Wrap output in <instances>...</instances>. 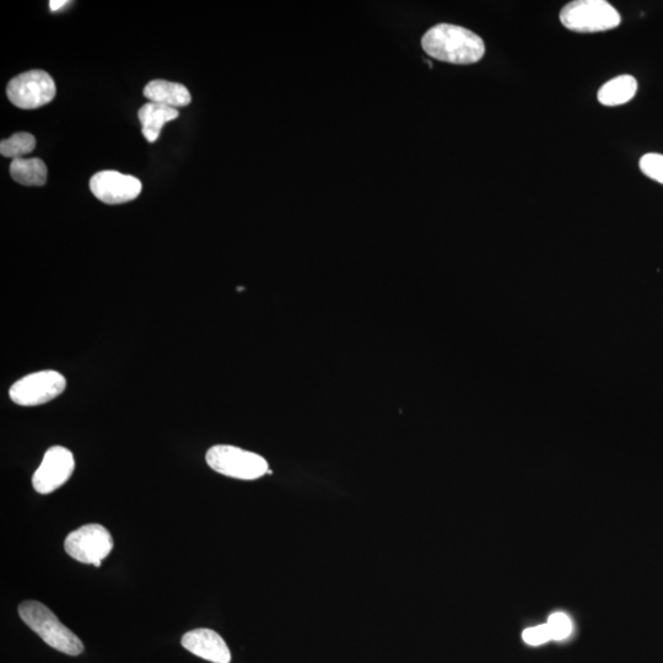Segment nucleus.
Listing matches in <instances>:
<instances>
[{
    "label": "nucleus",
    "instance_id": "f257e3e1",
    "mask_svg": "<svg viewBox=\"0 0 663 663\" xmlns=\"http://www.w3.org/2000/svg\"><path fill=\"white\" fill-rule=\"evenodd\" d=\"M423 50L438 61L451 64H473L485 53L484 41L474 32L451 24L431 28L422 39Z\"/></svg>",
    "mask_w": 663,
    "mask_h": 663
},
{
    "label": "nucleus",
    "instance_id": "f03ea898",
    "mask_svg": "<svg viewBox=\"0 0 663 663\" xmlns=\"http://www.w3.org/2000/svg\"><path fill=\"white\" fill-rule=\"evenodd\" d=\"M19 616L51 648L69 656H78L84 651V645L78 636L59 622L56 614L42 603L37 601L21 603Z\"/></svg>",
    "mask_w": 663,
    "mask_h": 663
},
{
    "label": "nucleus",
    "instance_id": "7ed1b4c3",
    "mask_svg": "<svg viewBox=\"0 0 663 663\" xmlns=\"http://www.w3.org/2000/svg\"><path fill=\"white\" fill-rule=\"evenodd\" d=\"M560 21L568 30L591 34L616 29L622 19L605 0H576L565 5Z\"/></svg>",
    "mask_w": 663,
    "mask_h": 663
},
{
    "label": "nucleus",
    "instance_id": "20e7f679",
    "mask_svg": "<svg viewBox=\"0 0 663 663\" xmlns=\"http://www.w3.org/2000/svg\"><path fill=\"white\" fill-rule=\"evenodd\" d=\"M206 460L213 471L241 481H255L269 472L268 463L262 456L230 445L213 446L208 450Z\"/></svg>",
    "mask_w": 663,
    "mask_h": 663
},
{
    "label": "nucleus",
    "instance_id": "39448f33",
    "mask_svg": "<svg viewBox=\"0 0 663 663\" xmlns=\"http://www.w3.org/2000/svg\"><path fill=\"white\" fill-rule=\"evenodd\" d=\"M67 387V380L55 370H43L23 377L10 387L9 396L18 406L36 407L55 400Z\"/></svg>",
    "mask_w": 663,
    "mask_h": 663
},
{
    "label": "nucleus",
    "instance_id": "423d86ee",
    "mask_svg": "<svg viewBox=\"0 0 663 663\" xmlns=\"http://www.w3.org/2000/svg\"><path fill=\"white\" fill-rule=\"evenodd\" d=\"M57 93L55 80L43 70H30L10 80L8 99L19 109L35 110L50 104Z\"/></svg>",
    "mask_w": 663,
    "mask_h": 663
},
{
    "label": "nucleus",
    "instance_id": "0eeeda50",
    "mask_svg": "<svg viewBox=\"0 0 663 663\" xmlns=\"http://www.w3.org/2000/svg\"><path fill=\"white\" fill-rule=\"evenodd\" d=\"M64 549L78 562L100 567L102 560L113 549V538L104 526L86 525L70 533L64 542Z\"/></svg>",
    "mask_w": 663,
    "mask_h": 663
},
{
    "label": "nucleus",
    "instance_id": "6e6552de",
    "mask_svg": "<svg viewBox=\"0 0 663 663\" xmlns=\"http://www.w3.org/2000/svg\"><path fill=\"white\" fill-rule=\"evenodd\" d=\"M74 468L72 451L63 446H53L43 456L40 467L32 477V485L37 493L51 494L69 481Z\"/></svg>",
    "mask_w": 663,
    "mask_h": 663
},
{
    "label": "nucleus",
    "instance_id": "1a4fd4ad",
    "mask_svg": "<svg viewBox=\"0 0 663 663\" xmlns=\"http://www.w3.org/2000/svg\"><path fill=\"white\" fill-rule=\"evenodd\" d=\"M142 182L137 177L118 171H100L91 177L90 190L99 201L106 204H123L134 201L142 192Z\"/></svg>",
    "mask_w": 663,
    "mask_h": 663
},
{
    "label": "nucleus",
    "instance_id": "9d476101",
    "mask_svg": "<svg viewBox=\"0 0 663 663\" xmlns=\"http://www.w3.org/2000/svg\"><path fill=\"white\" fill-rule=\"evenodd\" d=\"M183 648L213 663H230L231 652L225 640L212 629H194L182 636Z\"/></svg>",
    "mask_w": 663,
    "mask_h": 663
},
{
    "label": "nucleus",
    "instance_id": "9b49d317",
    "mask_svg": "<svg viewBox=\"0 0 663 663\" xmlns=\"http://www.w3.org/2000/svg\"><path fill=\"white\" fill-rule=\"evenodd\" d=\"M144 96L150 102L179 109L191 104L192 96L185 85L166 82V80H153L144 89Z\"/></svg>",
    "mask_w": 663,
    "mask_h": 663
},
{
    "label": "nucleus",
    "instance_id": "f8f14e48",
    "mask_svg": "<svg viewBox=\"0 0 663 663\" xmlns=\"http://www.w3.org/2000/svg\"><path fill=\"white\" fill-rule=\"evenodd\" d=\"M179 116V110L172 109V107L155 104V102L145 104L138 112L144 138L149 143H155L166 123L176 120Z\"/></svg>",
    "mask_w": 663,
    "mask_h": 663
},
{
    "label": "nucleus",
    "instance_id": "ddd939ff",
    "mask_svg": "<svg viewBox=\"0 0 663 663\" xmlns=\"http://www.w3.org/2000/svg\"><path fill=\"white\" fill-rule=\"evenodd\" d=\"M638 91V82L632 75H621V77L609 80L598 91L597 99L603 106H621L627 104Z\"/></svg>",
    "mask_w": 663,
    "mask_h": 663
},
{
    "label": "nucleus",
    "instance_id": "4468645a",
    "mask_svg": "<svg viewBox=\"0 0 663 663\" xmlns=\"http://www.w3.org/2000/svg\"><path fill=\"white\" fill-rule=\"evenodd\" d=\"M10 175L24 186H43L47 181V166L41 159H16L10 165Z\"/></svg>",
    "mask_w": 663,
    "mask_h": 663
},
{
    "label": "nucleus",
    "instance_id": "2eb2a0df",
    "mask_svg": "<svg viewBox=\"0 0 663 663\" xmlns=\"http://www.w3.org/2000/svg\"><path fill=\"white\" fill-rule=\"evenodd\" d=\"M36 148V139L30 133H16L14 136L3 140L0 144V153L5 158L23 159L25 155L34 152Z\"/></svg>",
    "mask_w": 663,
    "mask_h": 663
},
{
    "label": "nucleus",
    "instance_id": "dca6fc26",
    "mask_svg": "<svg viewBox=\"0 0 663 663\" xmlns=\"http://www.w3.org/2000/svg\"><path fill=\"white\" fill-rule=\"evenodd\" d=\"M640 170L649 179L663 185V155L656 153L644 155L640 160Z\"/></svg>",
    "mask_w": 663,
    "mask_h": 663
},
{
    "label": "nucleus",
    "instance_id": "f3484780",
    "mask_svg": "<svg viewBox=\"0 0 663 663\" xmlns=\"http://www.w3.org/2000/svg\"><path fill=\"white\" fill-rule=\"evenodd\" d=\"M549 630H551L552 640H563L568 638L573 630V624L567 614L554 613L549 617L548 621Z\"/></svg>",
    "mask_w": 663,
    "mask_h": 663
},
{
    "label": "nucleus",
    "instance_id": "a211bd4d",
    "mask_svg": "<svg viewBox=\"0 0 663 663\" xmlns=\"http://www.w3.org/2000/svg\"><path fill=\"white\" fill-rule=\"evenodd\" d=\"M522 638H524L525 643L528 645L538 646L552 640V634L548 624L538 625V627L526 629L524 634H522Z\"/></svg>",
    "mask_w": 663,
    "mask_h": 663
},
{
    "label": "nucleus",
    "instance_id": "6ab92c4d",
    "mask_svg": "<svg viewBox=\"0 0 663 663\" xmlns=\"http://www.w3.org/2000/svg\"><path fill=\"white\" fill-rule=\"evenodd\" d=\"M67 4V0H52V2H50V8L52 12H57V10L62 9L64 5Z\"/></svg>",
    "mask_w": 663,
    "mask_h": 663
}]
</instances>
